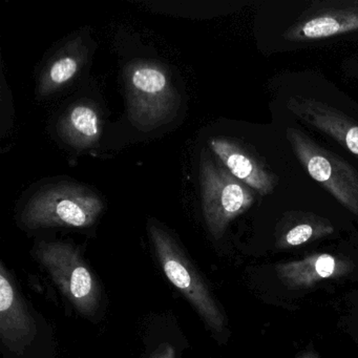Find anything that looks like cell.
Wrapping results in <instances>:
<instances>
[{"label": "cell", "instance_id": "5bb4252c", "mask_svg": "<svg viewBox=\"0 0 358 358\" xmlns=\"http://www.w3.org/2000/svg\"><path fill=\"white\" fill-rule=\"evenodd\" d=\"M296 224L289 228L280 241L282 247H295L309 242L312 238L326 236L333 231V227L327 220L313 215H303L297 217Z\"/></svg>", "mask_w": 358, "mask_h": 358}, {"label": "cell", "instance_id": "7c38bea8", "mask_svg": "<svg viewBox=\"0 0 358 358\" xmlns=\"http://www.w3.org/2000/svg\"><path fill=\"white\" fill-rule=\"evenodd\" d=\"M87 58V49L80 39L71 41L45 66L41 76L38 94L52 95L78 75Z\"/></svg>", "mask_w": 358, "mask_h": 358}, {"label": "cell", "instance_id": "7a4b0ae2", "mask_svg": "<svg viewBox=\"0 0 358 358\" xmlns=\"http://www.w3.org/2000/svg\"><path fill=\"white\" fill-rule=\"evenodd\" d=\"M101 199L89 188L60 183L37 192L24 207L22 222L29 228H87L103 210Z\"/></svg>", "mask_w": 358, "mask_h": 358}, {"label": "cell", "instance_id": "3957f363", "mask_svg": "<svg viewBox=\"0 0 358 358\" xmlns=\"http://www.w3.org/2000/svg\"><path fill=\"white\" fill-rule=\"evenodd\" d=\"M148 231L165 276L189 301L211 330L223 332L225 316L208 285L196 271L183 249L171 234L156 223L150 222Z\"/></svg>", "mask_w": 358, "mask_h": 358}, {"label": "cell", "instance_id": "9a60e30c", "mask_svg": "<svg viewBox=\"0 0 358 358\" xmlns=\"http://www.w3.org/2000/svg\"><path fill=\"white\" fill-rule=\"evenodd\" d=\"M150 358H177V351L171 343H161L154 352Z\"/></svg>", "mask_w": 358, "mask_h": 358}, {"label": "cell", "instance_id": "9c48e42d", "mask_svg": "<svg viewBox=\"0 0 358 358\" xmlns=\"http://www.w3.org/2000/svg\"><path fill=\"white\" fill-rule=\"evenodd\" d=\"M288 108L297 118L322 131L358 157V123L341 110L310 98L291 97Z\"/></svg>", "mask_w": 358, "mask_h": 358}, {"label": "cell", "instance_id": "30bf717a", "mask_svg": "<svg viewBox=\"0 0 358 358\" xmlns=\"http://www.w3.org/2000/svg\"><path fill=\"white\" fill-rule=\"evenodd\" d=\"M209 146L224 167L253 192L261 196H268L275 189L278 177L234 140L213 138L209 141Z\"/></svg>", "mask_w": 358, "mask_h": 358}, {"label": "cell", "instance_id": "52a82bcc", "mask_svg": "<svg viewBox=\"0 0 358 358\" xmlns=\"http://www.w3.org/2000/svg\"><path fill=\"white\" fill-rule=\"evenodd\" d=\"M353 31H358V0H317L287 29L284 37L289 41H320Z\"/></svg>", "mask_w": 358, "mask_h": 358}, {"label": "cell", "instance_id": "277c9868", "mask_svg": "<svg viewBox=\"0 0 358 358\" xmlns=\"http://www.w3.org/2000/svg\"><path fill=\"white\" fill-rule=\"evenodd\" d=\"M36 257L77 311L93 318L100 309L101 286L78 248L66 243H43Z\"/></svg>", "mask_w": 358, "mask_h": 358}, {"label": "cell", "instance_id": "5b68a950", "mask_svg": "<svg viewBox=\"0 0 358 358\" xmlns=\"http://www.w3.org/2000/svg\"><path fill=\"white\" fill-rule=\"evenodd\" d=\"M203 215L213 238H221L228 225L255 202V192L220 166L203 150L200 160Z\"/></svg>", "mask_w": 358, "mask_h": 358}, {"label": "cell", "instance_id": "ba28073f", "mask_svg": "<svg viewBox=\"0 0 358 358\" xmlns=\"http://www.w3.org/2000/svg\"><path fill=\"white\" fill-rule=\"evenodd\" d=\"M36 334V324L13 276L0 266V338L3 345L20 352Z\"/></svg>", "mask_w": 358, "mask_h": 358}, {"label": "cell", "instance_id": "2e32d148", "mask_svg": "<svg viewBox=\"0 0 358 358\" xmlns=\"http://www.w3.org/2000/svg\"><path fill=\"white\" fill-rule=\"evenodd\" d=\"M308 358H314V357H308Z\"/></svg>", "mask_w": 358, "mask_h": 358}, {"label": "cell", "instance_id": "6da1fadb", "mask_svg": "<svg viewBox=\"0 0 358 358\" xmlns=\"http://www.w3.org/2000/svg\"><path fill=\"white\" fill-rule=\"evenodd\" d=\"M129 119L148 131L171 121L181 104L169 70L148 60H136L124 69Z\"/></svg>", "mask_w": 358, "mask_h": 358}, {"label": "cell", "instance_id": "4fadbf2b", "mask_svg": "<svg viewBox=\"0 0 358 358\" xmlns=\"http://www.w3.org/2000/svg\"><path fill=\"white\" fill-rule=\"evenodd\" d=\"M336 259L330 255H313L303 261L278 266V276L290 286H309L324 278H331L337 271ZM341 273V272H339Z\"/></svg>", "mask_w": 358, "mask_h": 358}, {"label": "cell", "instance_id": "8fae6325", "mask_svg": "<svg viewBox=\"0 0 358 358\" xmlns=\"http://www.w3.org/2000/svg\"><path fill=\"white\" fill-rule=\"evenodd\" d=\"M57 131L62 141L72 148H92L98 143L102 134L99 108L87 100L73 104L60 118Z\"/></svg>", "mask_w": 358, "mask_h": 358}, {"label": "cell", "instance_id": "8992f818", "mask_svg": "<svg viewBox=\"0 0 358 358\" xmlns=\"http://www.w3.org/2000/svg\"><path fill=\"white\" fill-rule=\"evenodd\" d=\"M286 137L310 177L358 217V171L341 157L320 148L299 129L288 127Z\"/></svg>", "mask_w": 358, "mask_h": 358}]
</instances>
